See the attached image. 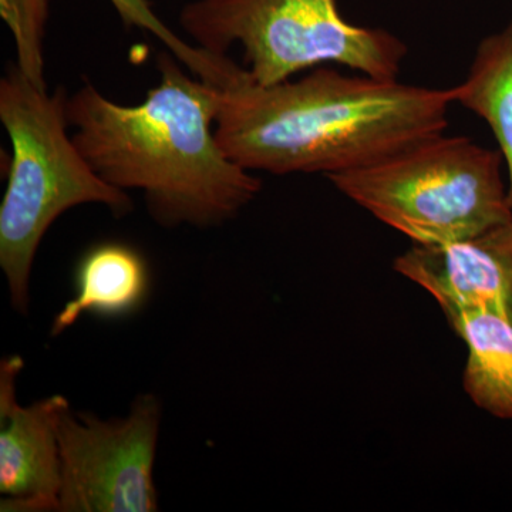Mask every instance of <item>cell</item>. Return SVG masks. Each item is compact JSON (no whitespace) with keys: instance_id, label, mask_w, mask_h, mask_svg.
Segmentation results:
<instances>
[{"instance_id":"7c38bea8","label":"cell","mask_w":512,"mask_h":512,"mask_svg":"<svg viewBox=\"0 0 512 512\" xmlns=\"http://www.w3.org/2000/svg\"><path fill=\"white\" fill-rule=\"evenodd\" d=\"M124 25L146 30L160 40L171 53L198 79L224 87L234 79L239 64L227 55H215L198 46L188 45L158 18L148 0H110Z\"/></svg>"},{"instance_id":"8992f818","label":"cell","mask_w":512,"mask_h":512,"mask_svg":"<svg viewBox=\"0 0 512 512\" xmlns=\"http://www.w3.org/2000/svg\"><path fill=\"white\" fill-rule=\"evenodd\" d=\"M161 406L140 394L123 419L101 420L66 407L57 424V512H153Z\"/></svg>"},{"instance_id":"5b68a950","label":"cell","mask_w":512,"mask_h":512,"mask_svg":"<svg viewBox=\"0 0 512 512\" xmlns=\"http://www.w3.org/2000/svg\"><path fill=\"white\" fill-rule=\"evenodd\" d=\"M180 23L207 52L241 46L249 76L262 86L328 63L397 80L409 52L387 30L348 22L336 0H192Z\"/></svg>"},{"instance_id":"52a82bcc","label":"cell","mask_w":512,"mask_h":512,"mask_svg":"<svg viewBox=\"0 0 512 512\" xmlns=\"http://www.w3.org/2000/svg\"><path fill=\"white\" fill-rule=\"evenodd\" d=\"M22 357L0 363V511H57L60 451L57 424L70 406L62 394L22 406L18 379Z\"/></svg>"},{"instance_id":"3957f363","label":"cell","mask_w":512,"mask_h":512,"mask_svg":"<svg viewBox=\"0 0 512 512\" xmlns=\"http://www.w3.org/2000/svg\"><path fill=\"white\" fill-rule=\"evenodd\" d=\"M63 87L50 94L30 83L16 64L0 80V121L12 144L8 183L0 204V268L10 303L30 311V276L47 229L64 212L84 204L116 217L134 210L128 192L94 173L69 134Z\"/></svg>"},{"instance_id":"4fadbf2b","label":"cell","mask_w":512,"mask_h":512,"mask_svg":"<svg viewBox=\"0 0 512 512\" xmlns=\"http://www.w3.org/2000/svg\"><path fill=\"white\" fill-rule=\"evenodd\" d=\"M50 0H0V16L12 32L16 66L30 83L47 89L45 35Z\"/></svg>"},{"instance_id":"8fae6325","label":"cell","mask_w":512,"mask_h":512,"mask_svg":"<svg viewBox=\"0 0 512 512\" xmlns=\"http://www.w3.org/2000/svg\"><path fill=\"white\" fill-rule=\"evenodd\" d=\"M450 90L454 104L477 114L493 131L512 205V20L481 40L466 79Z\"/></svg>"},{"instance_id":"277c9868","label":"cell","mask_w":512,"mask_h":512,"mask_svg":"<svg viewBox=\"0 0 512 512\" xmlns=\"http://www.w3.org/2000/svg\"><path fill=\"white\" fill-rule=\"evenodd\" d=\"M503 167L500 151L443 133L328 180L413 244L441 245L512 220Z\"/></svg>"},{"instance_id":"7a4b0ae2","label":"cell","mask_w":512,"mask_h":512,"mask_svg":"<svg viewBox=\"0 0 512 512\" xmlns=\"http://www.w3.org/2000/svg\"><path fill=\"white\" fill-rule=\"evenodd\" d=\"M222 90L215 137L232 161L274 175L355 170L443 134L450 89L316 67L262 86L242 69Z\"/></svg>"},{"instance_id":"6da1fadb","label":"cell","mask_w":512,"mask_h":512,"mask_svg":"<svg viewBox=\"0 0 512 512\" xmlns=\"http://www.w3.org/2000/svg\"><path fill=\"white\" fill-rule=\"evenodd\" d=\"M157 67L160 82L136 106L110 100L90 82L70 94L74 144L111 187L143 192L161 227H220L258 197L261 178L215 137L220 87L187 73L170 50Z\"/></svg>"},{"instance_id":"ba28073f","label":"cell","mask_w":512,"mask_h":512,"mask_svg":"<svg viewBox=\"0 0 512 512\" xmlns=\"http://www.w3.org/2000/svg\"><path fill=\"white\" fill-rule=\"evenodd\" d=\"M393 269L429 292L444 313L477 309L512 319V220L450 244H413Z\"/></svg>"},{"instance_id":"30bf717a","label":"cell","mask_w":512,"mask_h":512,"mask_svg":"<svg viewBox=\"0 0 512 512\" xmlns=\"http://www.w3.org/2000/svg\"><path fill=\"white\" fill-rule=\"evenodd\" d=\"M444 315L467 346V396L491 416L512 420V319L477 309Z\"/></svg>"},{"instance_id":"9c48e42d","label":"cell","mask_w":512,"mask_h":512,"mask_svg":"<svg viewBox=\"0 0 512 512\" xmlns=\"http://www.w3.org/2000/svg\"><path fill=\"white\" fill-rule=\"evenodd\" d=\"M151 289L147 259L126 242L106 241L87 249L74 271V296L53 319L59 336L83 315L123 318L143 308Z\"/></svg>"}]
</instances>
